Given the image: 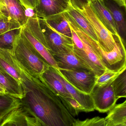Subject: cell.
<instances>
[{"label":"cell","mask_w":126,"mask_h":126,"mask_svg":"<svg viewBox=\"0 0 126 126\" xmlns=\"http://www.w3.org/2000/svg\"><path fill=\"white\" fill-rule=\"evenodd\" d=\"M20 101L23 109L43 126H73L75 119L46 82L42 89L27 91Z\"/></svg>","instance_id":"obj_1"},{"label":"cell","mask_w":126,"mask_h":126,"mask_svg":"<svg viewBox=\"0 0 126 126\" xmlns=\"http://www.w3.org/2000/svg\"><path fill=\"white\" fill-rule=\"evenodd\" d=\"M11 52L24 69L35 78H39L50 66L24 36L20 29L16 37Z\"/></svg>","instance_id":"obj_2"},{"label":"cell","mask_w":126,"mask_h":126,"mask_svg":"<svg viewBox=\"0 0 126 126\" xmlns=\"http://www.w3.org/2000/svg\"><path fill=\"white\" fill-rule=\"evenodd\" d=\"M71 27L77 34L81 35L88 44L94 49L100 61L108 69L114 70L120 63H123L126 59V50L123 44L116 42L114 48L109 52L105 51L98 42L88 35L76 23L71 25Z\"/></svg>","instance_id":"obj_3"},{"label":"cell","mask_w":126,"mask_h":126,"mask_svg":"<svg viewBox=\"0 0 126 126\" xmlns=\"http://www.w3.org/2000/svg\"><path fill=\"white\" fill-rule=\"evenodd\" d=\"M24 36L48 64L58 69L57 65L49 51L39 23L37 16L29 17L27 22L21 27Z\"/></svg>","instance_id":"obj_4"},{"label":"cell","mask_w":126,"mask_h":126,"mask_svg":"<svg viewBox=\"0 0 126 126\" xmlns=\"http://www.w3.org/2000/svg\"><path fill=\"white\" fill-rule=\"evenodd\" d=\"M73 51L77 57L95 75L96 78L101 75L107 68L100 61L94 49L85 39L75 32H72Z\"/></svg>","instance_id":"obj_5"},{"label":"cell","mask_w":126,"mask_h":126,"mask_svg":"<svg viewBox=\"0 0 126 126\" xmlns=\"http://www.w3.org/2000/svg\"><path fill=\"white\" fill-rule=\"evenodd\" d=\"M74 7L81 13L89 22L97 36L98 43L103 49L107 52L113 50L116 44L114 36L98 17L89 2L80 8Z\"/></svg>","instance_id":"obj_6"},{"label":"cell","mask_w":126,"mask_h":126,"mask_svg":"<svg viewBox=\"0 0 126 126\" xmlns=\"http://www.w3.org/2000/svg\"><path fill=\"white\" fill-rule=\"evenodd\" d=\"M39 23L49 51L56 53L69 52L73 50L71 38L59 33L51 27L43 18L38 17Z\"/></svg>","instance_id":"obj_7"},{"label":"cell","mask_w":126,"mask_h":126,"mask_svg":"<svg viewBox=\"0 0 126 126\" xmlns=\"http://www.w3.org/2000/svg\"><path fill=\"white\" fill-rule=\"evenodd\" d=\"M63 77L72 86L85 94H90L95 85L96 76L86 69H58Z\"/></svg>","instance_id":"obj_8"},{"label":"cell","mask_w":126,"mask_h":126,"mask_svg":"<svg viewBox=\"0 0 126 126\" xmlns=\"http://www.w3.org/2000/svg\"><path fill=\"white\" fill-rule=\"evenodd\" d=\"M112 83L101 87H94L90 95L95 110L101 113H106L115 106L118 99L115 95Z\"/></svg>","instance_id":"obj_9"},{"label":"cell","mask_w":126,"mask_h":126,"mask_svg":"<svg viewBox=\"0 0 126 126\" xmlns=\"http://www.w3.org/2000/svg\"><path fill=\"white\" fill-rule=\"evenodd\" d=\"M0 66L16 81L26 92V80L18 61L15 59L11 49L0 48Z\"/></svg>","instance_id":"obj_10"},{"label":"cell","mask_w":126,"mask_h":126,"mask_svg":"<svg viewBox=\"0 0 126 126\" xmlns=\"http://www.w3.org/2000/svg\"><path fill=\"white\" fill-rule=\"evenodd\" d=\"M47 70L61 82L72 98L83 107L84 112H88L94 111V107L90 94L81 92L72 86L61 75L57 69L50 66Z\"/></svg>","instance_id":"obj_11"},{"label":"cell","mask_w":126,"mask_h":126,"mask_svg":"<svg viewBox=\"0 0 126 126\" xmlns=\"http://www.w3.org/2000/svg\"><path fill=\"white\" fill-rule=\"evenodd\" d=\"M0 11L18 22L21 26L27 22L25 9L18 0H0Z\"/></svg>","instance_id":"obj_12"},{"label":"cell","mask_w":126,"mask_h":126,"mask_svg":"<svg viewBox=\"0 0 126 126\" xmlns=\"http://www.w3.org/2000/svg\"><path fill=\"white\" fill-rule=\"evenodd\" d=\"M49 51L56 62L58 69H82L91 71L77 57L73 51L64 53H56Z\"/></svg>","instance_id":"obj_13"},{"label":"cell","mask_w":126,"mask_h":126,"mask_svg":"<svg viewBox=\"0 0 126 126\" xmlns=\"http://www.w3.org/2000/svg\"><path fill=\"white\" fill-rule=\"evenodd\" d=\"M68 5V2L63 0H40L34 11L37 17L45 18L63 12L66 10Z\"/></svg>","instance_id":"obj_14"},{"label":"cell","mask_w":126,"mask_h":126,"mask_svg":"<svg viewBox=\"0 0 126 126\" xmlns=\"http://www.w3.org/2000/svg\"><path fill=\"white\" fill-rule=\"evenodd\" d=\"M90 6L98 17L113 35H117L114 21L104 0H90Z\"/></svg>","instance_id":"obj_15"},{"label":"cell","mask_w":126,"mask_h":126,"mask_svg":"<svg viewBox=\"0 0 126 126\" xmlns=\"http://www.w3.org/2000/svg\"><path fill=\"white\" fill-rule=\"evenodd\" d=\"M36 119L30 115L21 106L9 113L0 126H35Z\"/></svg>","instance_id":"obj_16"},{"label":"cell","mask_w":126,"mask_h":126,"mask_svg":"<svg viewBox=\"0 0 126 126\" xmlns=\"http://www.w3.org/2000/svg\"><path fill=\"white\" fill-rule=\"evenodd\" d=\"M104 1L114 21L118 34L126 46V23L123 12L120 9V7L114 1L111 0H104Z\"/></svg>","instance_id":"obj_17"},{"label":"cell","mask_w":126,"mask_h":126,"mask_svg":"<svg viewBox=\"0 0 126 126\" xmlns=\"http://www.w3.org/2000/svg\"><path fill=\"white\" fill-rule=\"evenodd\" d=\"M0 83L5 87L7 94L20 100L24 97L25 93L22 87L0 66Z\"/></svg>","instance_id":"obj_18"},{"label":"cell","mask_w":126,"mask_h":126,"mask_svg":"<svg viewBox=\"0 0 126 126\" xmlns=\"http://www.w3.org/2000/svg\"><path fill=\"white\" fill-rule=\"evenodd\" d=\"M66 11L70 15L83 31L92 39L98 41L97 36L89 22L81 13L72 6L70 0L68 2V6Z\"/></svg>","instance_id":"obj_19"},{"label":"cell","mask_w":126,"mask_h":126,"mask_svg":"<svg viewBox=\"0 0 126 126\" xmlns=\"http://www.w3.org/2000/svg\"><path fill=\"white\" fill-rule=\"evenodd\" d=\"M63 12L49 16L45 18L47 23L59 33L72 38L71 28Z\"/></svg>","instance_id":"obj_20"},{"label":"cell","mask_w":126,"mask_h":126,"mask_svg":"<svg viewBox=\"0 0 126 126\" xmlns=\"http://www.w3.org/2000/svg\"><path fill=\"white\" fill-rule=\"evenodd\" d=\"M108 112L105 118L107 126L126 123V101L122 103L115 104Z\"/></svg>","instance_id":"obj_21"},{"label":"cell","mask_w":126,"mask_h":126,"mask_svg":"<svg viewBox=\"0 0 126 126\" xmlns=\"http://www.w3.org/2000/svg\"><path fill=\"white\" fill-rule=\"evenodd\" d=\"M20 105V99L7 94H0V124L9 113Z\"/></svg>","instance_id":"obj_22"},{"label":"cell","mask_w":126,"mask_h":126,"mask_svg":"<svg viewBox=\"0 0 126 126\" xmlns=\"http://www.w3.org/2000/svg\"><path fill=\"white\" fill-rule=\"evenodd\" d=\"M41 76L58 96L65 98H72L61 82L52 75L47 70L41 75Z\"/></svg>","instance_id":"obj_23"},{"label":"cell","mask_w":126,"mask_h":126,"mask_svg":"<svg viewBox=\"0 0 126 126\" xmlns=\"http://www.w3.org/2000/svg\"><path fill=\"white\" fill-rule=\"evenodd\" d=\"M126 69V65L122 66L118 70L107 69L100 76L96 78L95 85L99 87L104 86L111 83Z\"/></svg>","instance_id":"obj_24"},{"label":"cell","mask_w":126,"mask_h":126,"mask_svg":"<svg viewBox=\"0 0 126 126\" xmlns=\"http://www.w3.org/2000/svg\"><path fill=\"white\" fill-rule=\"evenodd\" d=\"M112 87L116 97L119 99L126 97V72L124 70L112 83Z\"/></svg>","instance_id":"obj_25"},{"label":"cell","mask_w":126,"mask_h":126,"mask_svg":"<svg viewBox=\"0 0 126 126\" xmlns=\"http://www.w3.org/2000/svg\"><path fill=\"white\" fill-rule=\"evenodd\" d=\"M20 24L0 11V35L13 30L20 29Z\"/></svg>","instance_id":"obj_26"},{"label":"cell","mask_w":126,"mask_h":126,"mask_svg":"<svg viewBox=\"0 0 126 126\" xmlns=\"http://www.w3.org/2000/svg\"><path fill=\"white\" fill-rule=\"evenodd\" d=\"M20 29L13 30L1 35L0 48L11 50L16 37L20 32Z\"/></svg>","instance_id":"obj_27"},{"label":"cell","mask_w":126,"mask_h":126,"mask_svg":"<svg viewBox=\"0 0 126 126\" xmlns=\"http://www.w3.org/2000/svg\"><path fill=\"white\" fill-rule=\"evenodd\" d=\"M59 96L64 106L73 117L78 115L80 112H84L83 107L74 98Z\"/></svg>","instance_id":"obj_28"},{"label":"cell","mask_w":126,"mask_h":126,"mask_svg":"<svg viewBox=\"0 0 126 126\" xmlns=\"http://www.w3.org/2000/svg\"><path fill=\"white\" fill-rule=\"evenodd\" d=\"M73 126H107V123L105 118L98 116L84 120L75 119Z\"/></svg>","instance_id":"obj_29"},{"label":"cell","mask_w":126,"mask_h":126,"mask_svg":"<svg viewBox=\"0 0 126 126\" xmlns=\"http://www.w3.org/2000/svg\"><path fill=\"white\" fill-rule=\"evenodd\" d=\"M25 10L30 9L35 10L38 6L40 0H18Z\"/></svg>","instance_id":"obj_30"},{"label":"cell","mask_w":126,"mask_h":126,"mask_svg":"<svg viewBox=\"0 0 126 126\" xmlns=\"http://www.w3.org/2000/svg\"><path fill=\"white\" fill-rule=\"evenodd\" d=\"M71 4L75 7L80 8L83 5L88 3L90 0H69Z\"/></svg>","instance_id":"obj_31"},{"label":"cell","mask_w":126,"mask_h":126,"mask_svg":"<svg viewBox=\"0 0 126 126\" xmlns=\"http://www.w3.org/2000/svg\"><path fill=\"white\" fill-rule=\"evenodd\" d=\"M115 2L120 7L126 8V0H111Z\"/></svg>","instance_id":"obj_32"},{"label":"cell","mask_w":126,"mask_h":126,"mask_svg":"<svg viewBox=\"0 0 126 126\" xmlns=\"http://www.w3.org/2000/svg\"><path fill=\"white\" fill-rule=\"evenodd\" d=\"M0 92L3 94H6V90L5 87L0 83Z\"/></svg>","instance_id":"obj_33"},{"label":"cell","mask_w":126,"mask_h":126,"mask_svg":"<svg viewBox=\"0 0 126 126\" xmlns=\"http://www.w3.org/2000/svg\"><path fill=\"white\" fill-rule=\"evenodd\" d=\"M35 126H43L37 120H36V124Z\"/></svg>","instance_id":"obj_34"},{"label":"cell","mask_w":126,"mask_h":126,"mask_svg":"<svg viewBox=\"0 0 126 126\" xmlns=\"http://www.w3.org/2000/svg\"><path fill=\"white\" fill-rule=\"evenodd\" d=\"M126 126V123L117 124V125H114V126Z\"/></svg>","instance_id":"obj_35"},{"label":"cell","mask_w":126,"mask_h":126,"mask_svg":"<svg viewBox=\"0 0 126 126\" xmlns=\"http://www.w3.org/2000/svg\"><path fill=\"white\" fill-rule=\"evenodd\" d=\"M63 0L64 1H66V2H69V0Z\"/></svg>","instance_id":"obj_36"},{"label":"cell","mask_w":126,"mask_h":126,"mask_svg":"<svg viewBox=\"0 0 126 126\" xmlns=\"http://www.w3.org/2000/svg\"><path fill=\"white\" fill-rule=\"evenodd\" d=\"M0 94H2V93H1L0 92Z\"/></svg>","instance_id":"obj_37"}]
</instances>
